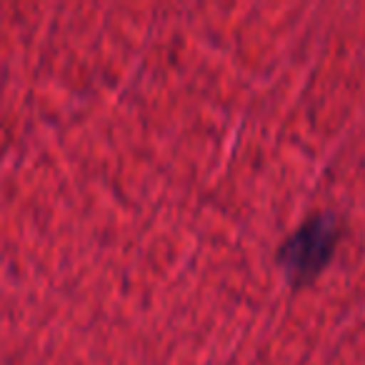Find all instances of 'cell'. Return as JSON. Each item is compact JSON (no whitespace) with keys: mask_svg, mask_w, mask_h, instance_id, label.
<instances>
[{"mask_svg":"<svg viewBox=\"0 0 365 365\" xmlns=\"http://www.w3.org/2000/svg\"><path fill=\"white\" fill-rule=\"evenodd\" d=\"M333 250V225L328 220H310L283 248V263L293 278L305 280L325 265Z\"/></svg>","mask_w":365,"mask_h":365,"instance_id":"6da1fadb","label":"cell"}]
</instances>
